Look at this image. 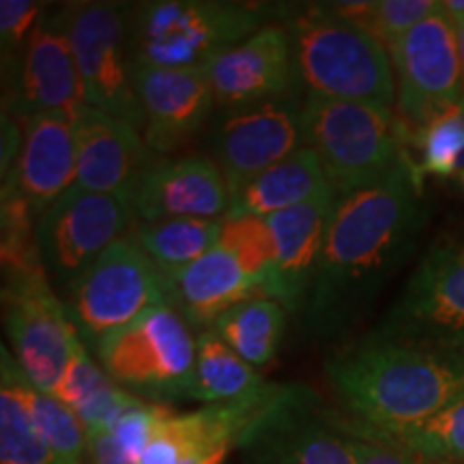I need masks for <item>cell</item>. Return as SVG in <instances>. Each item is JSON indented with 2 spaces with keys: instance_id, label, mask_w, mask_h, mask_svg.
<instances>
[{
  "instance_id": "obj_21",
  "label": "cell",
  "mask_w": 464,
  "mask_h": 464,
  "mask_svg": "<svg viewBox=\"0 0 464 464\" xmlns=\"http://www.w3.org/2000/svg\"><path fill=\"white\" fill-rule=\"evenodd\" d=\"M75 121L65 114H37L24 127L20 158L3 179V191L22 198L37 219L75 185Z\"/></svg>"
},
{
  "instance_id": "obj_27",
  "label": "cell",
  "mask_w": 464,
  "mask_h": 464,
  "mask_svg": "<svg viewBox=\"0 0 464 464\" xmlns=\"http://www.w3.org/2000/svg\"><path fill=\"white\" fill-rule=\"evenodd\" d=\"M342 426L353 437L385 440L415 451L430 462L464 460V393L413 426L396 428V430H370L355 423H342Z\"/></svg>"
},
{
  "instance_id": "obj_41",
  "label": "cell",
  "mask_w": 464,
  "mask_h": 464,
  "mask_svg": "<svg viewBox=\"0 0 464 464\" xmlns=\"http://www.w3.org/2000/svg\"><path fill=\"white\" fill-rule=\"evenodd\" d=\"M432 464H458V462H432Z\"/></svg>"
},
{
  "instance_id": "obj_25",
  "label": "cell",
  "mask_w": 464,
  "mask_h": 464,
  "mask_svg": "<svg viewBox=\"0 0 464 464\" xmlns=\"http://www.w3.org/2000/svg\"><path fill=\"white\" fill-rule=\"evenodd\" d=\"M196 392L194 400L205 406L247 402L271 390L254 365L237 355L219 335L202 332L196 340Z\"/></svg>"
},
{
  "instance_id": "obj_13",
  "label": "cell",
  "mask_w": 464,
  "mask_h": 464,
  "mask_svg": "<svg viewBox=\"0 0 464 464\" xmlns=\"http://www.w3.org/2000/svg\"><path fill=\"white\" fill-rule=\"evenodd\" d=\"M304 147L301 91L247 108L222 110L208 133L211 160L230 194Z\"/></svg>"
},
{
  "instance_id": "obj_30",
  "label": "cell",
  "mask_w": 464,
  "mask_h": 464,
  "mask_svg": "<svg viewBox=\"0 0 464 464\" xmlns=\"http://www.w3.org/2000/svg\"><path fill=\"white\" fill-rule=\"evenodd\" d=\"M219 247L226 249L241 269L263 284L266 297V282L276 263V246L266 218L247 216V213H228L222 219Z\"/></svg>"
},
{
  "instance_id": "obj_29",
  "label": "cell",
  "mask_w": 464,
  "mask_h": 464,
  "mask_svg": "<svg viewBox=\"0 0 464 464\" xmlns=\"http://www.w3.org/2000/svg\"><path fill=\"white\" fill-rule=\"evenodd\" d=\"M26 402L39 432L63 464H89V434L82 421L52 393L34 390L26 379Z\"/></svg>"
},
{
  "instance_id": "obj_12",
  "label": "cell",
  "mask_w": 464,
  "mask_h": 464,
  "mask_svg": "<svg viewBox=\"0 0 464 464\" xmlns=\"http://www.w3.org/2000/svg\"><path fill=\"white\" fill-rule=\"evenodd\" d=\"M131 208L119 198L73 185L37 219V246L48 280L65 290L114 241L133 230Z\"/></svg>"
},
{
  "instance_id": "obj_42",
  "label": "cell",
  "mask_w": 464,
  "mask_h": 464,
  "mask_svg": "<svg viewBox=\"0 0 464 464\" xmlns=\"http://www.w3.org/2000/svg\"><path fill=\"white\" fill-rule=\"evenodd\" d=\"M462 183H464V174H462Z\"/></svg>"
},
{
  "instance_id": "obj_16",
  "label": "cell",
  "mask_w": 464,
  "mask_h": 464,
  "mask_svg": "<svg viewBox=\"0 0 464 464\" xmlns=\"http://www.w3.org/2000/svg\"><path fill=\"white\" fill-rule=\"evenodd\" d=\"M230 207L228 183L207 155L158 158L140 174L130 196L136 222L224 219Z\"/></svg>"
},
{
  "instance_id": "obj_23",
  "label": "cell",
  "mask_w": 464,
  "mask_h": 464,
  "mask_svg": "<svg viewBox=\"0 0 464 464\" xmlns=\"http://www.w3.org/2000/svg\"><path fill=\"white\" fill-rule=\"evenodd\" d=\"M324 194H335V191L327 181L321 160L312 149L301 147L290 158L237 189L232 194L228 213L269 218L286 208L321 198Z\"/></svg>"
},
{
  "instance_id": "obj_14",
  "label": "cell",
  "mask_w": 464,
  "mask_h": 464,
  "mask_svg": "<svg viewBox=\"0 0 464 464\" xmlns=\"http://www.w3.org/2000/svg\"><path fill=\"white\" fill-rule=\"evenodd\" d=\"M3 307L17 365L34 390L54 393L80 334L48 276L5 280Z\"/></svg>"
},
{
  "instance_id": "obj_17",
  "label": "cell",
  "mask_w": 464,
  "mask_h": 464,
  "mask_svg": "<svg viewBox=\"0 0 464 464\" xmlns=\"http://www.w3.org/2000/svg\"><path fill=\"white\" fill-rule=\"evenodd\" d=\"M213 97L222 110L247 108L299 91L293 39L286 24H266L207 63Z\"/></svg>"
},
{
  "instance_id": "obj_31",
  "label": "cell",
  "mask_w": 464,
  "mask_h": 464,
  "mask_svg": "<svg viewBox=\"0 0 464 464\" xmlns=\"http://www.w3.org/2000/svg\"><path fill=\"white\" fill-rule=\"evenodd\" d=\"M411 138L420 149L417 172L421 177L434 174L448 179L458 172L464 174V97Z\"/></svg>"
},
{
  "instance_id": "obj_34",
  "label": "cell",
  "mask_w": 464,
  "mask_h": 464,
  "mask_svg": "<svg viewBox=\"0 0 464 464\" xmlns=\"http://www.w3.org/2000/svg\"><path fill=\"white\" fill-rule=\"evenodd\" d=\"M439 5L434 0H381L374 7L370 33L390 48L396 39L430 17Z\"/></svg>"
},
{
  "instance_id": "obj_15",
  "label": "cell",
  "mask_w": 464,
  "mask_h": 464,
  "mask_svg": "<svg viewBox=\"0 0 464 464\" xmlns=\"http://www.w3.org/2000/svg\"><path fill=\"white\" fill-rule=\"evenodd\" d=\"M3 114L24 125L37 114L78 119L86 108L84 86L65 24V11L48 9L34 24L14 78L5 82Z\"/></svg>"
},
{
  "instance_id": "obj_10",
  "label": "cell",
  "mask_w": 464,
  "mask_h": 464,
  "mask_svg": "<svg viewBox=\"0 0 464 464\" xmlns=\"http://www.w3.org/2000/svg\"><path fill=\"white\" fill-rule=\"evenodd\" d=\"M370 334L464 353V239L434 243Z\"/></svg>"
},
{
  "instance_id": "obj_33",
  "label": "cell",
  "mask_w": 464,
  "mask_h": 464,
  "mask_svg": "<svg viewBox=\"0 0 464 464\" xmlns=\"http://www.w3.org/2000/svg\"><path fill=\"white\" fill-rule=\"evenodd\" d=\"M112 379L103 372V368H100L91 359L82 338H78L73 342L72 359H69L65 374H63V379L52 396H56L72 411H80Z\"/></svg>"
},
{
  "instance_id": "obj_36",
  "label": "cell",
  "mask_w": 464,
  "mask_h": 464,
  "mask_svg": "<svg viewBox=\"0 0 464 464\" xmlns=\"http://www.w3.org/2000/svg\"><path fill=\"white\" fill-rule=\"evenodd\" d=\"M353 448H355L357 464H432L428 458L385 440L353 437Z\"/></svg>"
},
{
  "instance_id": "obj_24",
  "label": "cell",
  "mask_w": 464,
  "mask_h": 464,
  "mask_svg": "<svg viewBox=\"0 0 464 464\" xmlns=\"http://www.w3.org/2000/svg\"><path fill=\"white\" fill-rule=\"evenodd\" d=\"M0 353V464H63L28 409L26 374L7 346Z\"/></svg>"
},
{
  "instance_id": "obj_8",
  "label": "cell",
  "mask_w": 464,
  "mask_h": 464,
  "mask_svg": "<svg viewBox=\"0 0 464 464\" xmlns=\"http://www.w3.org/2000/svg\"><path fill=\"white\" fill-rule=\"evenodd\" d=\"M86 106L144 131L142 103L133 84L130 9L112 3L63 7Z\"/></svg>"
},
{
  "instance_id": "obj_2",
  "label": "cell",
  "mask_w": 464,
  "mask_h": 464,
  "mask_svg": "<svg viewBox=\"0 0 464 464\" xmlns=\"http://www.w3.org/2000/svg\"><path fill=\"white\" fill-rule=\"evenodd\" d=\"M329 385L355 426H413L464 393V353L368 334L324 363Z\"/></svg>"
},
{
  "instance_id": "obj_3",
  "label": "cell",
  "mask_w": 464,
  "mask_h": 464,
  "mask_svg": "<svg viewBox=\"0 0 464 464\" xmlns=\"http://www.w3.org/2000/svg\"><path fill=\"white\" fill-rule=\"evenodd\" d=\"M293 39L295 75L305 95L396 106L390 48L372 33L340 20L324 5L299 9L286 22Z\"/></svg>"
},
{
  "instance_id": "obj_9",
  "label": "cell",
  "mask_w": 464,
  "mask_h": 464,
  "mask_svg": "<svg viewBox=\"0 0 464 464\" xmlns=\"http://www.w3.org/2000/svg\"><path fill=\"white\" fill-rule=\"evenodd\" d=\"M390 54L396 75L398 121L411 138L464 97L456 24L443 5L396 39Z\"/></svg>"
},
{
  "instance_id": "obj_35",
  "label": "cell",
  "mask_w": 464,
  "mask_h": 464,
  "mask_svg": "<svg viewBox=\"0 0 464 464\" xmlns=\"http://www.w3.org/2000/svg\"><path fill=\"white\" fill-rule=\"evenodd\" d=\"M170 406L166 404H153L147 400H140L136 406H131L127 413L114 423L112 437L116 443L121 445V450L131 458L133 462L140 464L144 450L153 439L155 428L164 417L170 413Z\"/></svg>"
},
{
  "instance_id": "obj_7",
  "label": "cell",
  "mask_w": 464,
  "mask_h": 464,
  "mask_svg": "<svg viewBox=\"0 0 464 464\" xmlns=\"http://www.w3.org/2000/svg\"><path fill=\"white\" fill-rule=\"evenodd\" d=\"M160 305H172L168 277L131 237L114 241L65 288L69 318L92 346Z\"/></svg>"
},
{
  "instance_id": "obj_28",
  "label": "cell",
  "mask_w": 464,
  "mask_h": 464,
  "mask_svg": "<svg viewBox=\"0 0 464 464\" xmlns=\"http://www.w3.org/2000/svg\"><path fill=\"white\" fill-rule=\"evenodd\" d=\"M222 219H164L136 222L131 239L160 269L188 266L218 247Z\"/></svg>"
},
{
  "instance_id": "obj_26",
  "label": "cell",
  "mask_w": 464,
  "mask_h": 464,
  "mask_svg": "<svg viewBox=\"0 0 464 464\" xmlns=\"http://www.w3.org/2000/svg\"><path fill=\"white\" fill-rule=\"evenodd\" d=\"M286 329V307L274 299L243 301L213 327L219 338L254 368H263L277 355Z\"/></svg>"
},
{
  "instance_id": "obj_6",
  "label": "cell",
  "mask_w": 464,
  "mask_h": 464,
  "mask_svg": "<svg viewBox=\"0 0 464 464\" xmlns=\"http://www.w3.org/2000/svg\"><path fill=\"white\" fill-rule=\"evenodd\" d=\"M103 372L116 385L153 404L194 400L196 340L172 305L144 312L95 346Z\"/></svg>"
},
{
  "instance_id": "obj_32",
  "label": "cell",
  "mask_w": 464,
  "mask_h": 464,
  "mask_svg": "<svg viewBox=\"0 0 464 464\" xmlns=\"http://www.w3.org/2000/svg\"><path fill=\"white\" fill-rule=\"evenodd\" d=\"M45 14L37 0H3L0 3V52H3V84L14 78L34 24Z\"/></svg>"
},
{
  "instance_id": "obj_4",
  "label": "cell",
  "mask_w": 464,
  "mask_h": 464,
  "mask_svg": "<svg viewBox=\"0 0 464 464\" xmlns=\"http://www.w3.org/2000/svg\"><path fill=\"white\" fill-rule=\"evenodd\" d=\"M269 11L241 3L158 0L130 11L133 65L202 67L219 52L266 26Z\"/></svg>"
},
{
  "instance_id": "obj_40",
  "label": "cell",
  "mask_w": 464,
  "mask_h": 464,
  "mask_svg": "<svg viewBox=\"0 0 464 464\" xmlns=\"http://www.w3.org/2000/svg\"><path fill=\"white\" fill-rule=\"evenodd\" d=\"M456 37H458V50H460V61H462V73H464V20H456Z\"/></svg>"
},
{
  "instance_id": "obj_20",
  "label": "cell",
  "mask_w": 464,
  "mask_h": 464,
  "mask_svg": "<svg viewBox=\"0 0 464 464\" xmlns=\"http://www.w3.org/2000/svg\"><path fill=\"white\" fill-rule=\"evenodd\" d=\"M335 200V194H324L305 205L266 218L276 246V263L266 282V299L282 304L286 312H304L307 304Z\"/></svg>"
},
{
  "instance_id": "obj_1",
  "label": "cell",
  "mask_w": 464,
  "mask_h": 464,
  "mask_svg": "<svg viewBox=\"0 0 464 464\" xmlns=\"http://www.w3.org/2000/svg\"><path fill=\"white\" fill-rule=\"evenodd\" d=\"M426 211L421 174L402 155L382 181L338 196L321 263L301 312L310 338H338L413 254Z\"/></svg>"
},
{
  "instance_id": "obj_38",
  "label": "cell",
  "mask_w": 464,
  "mask_h": 464,
  "mask_svg": "<svg viewBox=\"0 0 464 464\" xmlns=\"http://www.w3.org/2000/svg\"><path fill=\"white\" fill-rule=\"evenodd\" d=\"M232 448H222V450H211V451H196L185 458L181 464H226V458H228V451Z\"/></svg>"
},
{
  "instance_id": "obj_11",
  "label": "cell",
  "mask_w": 464,
  "mask_h": 464,
  "mask_svg": "<svg viewBox=\"0 0 464 464\" xmlns=\"http://www.w3.org/2000/svg\"><path fill=\"white\" fill-rule=\"evenodd\" d=\"M237 445L247 464H357L351 434L299 385L277 387Z\"/></svg>"
},
{
  "instance_id": "obj_5",
  "label": "cell",
  "mask_w": 464,
  "mask_h": 464,
  "mask_svg": "<svg viewBox=\"0 0 464 464\" xmlns=\"http://www.w3.org/2000/svg\"><path fill=\"white\" fill-rule=\"evenodd\" d=\"M404 140L393 110L304 95V147L318 155L338 196L382 181L402 160Z\"/></svg>"
},
{
  "instance_id": "obj_22",
  "label": "cell",
  "mask_w": 464,
  "mask_h": 464,
  "mask_svg": "<svg viewBox=\"0 0 464 464\" xmlns=\"http://www.w3.org/2000/svg\"><path fill=\"white\" fill-rule=\"evenodd\" d=\"M172 307L196 332H211L226 312L243 301L265 297L263 284L241 269L222 247L211 249L188 266L164 271Z\"/></svg>"
},
{
  "instance_id": "obj_19",
  "label": "cell",
  "mask_w": 464,
  "mask_h": 464,
  "mask_svg": "<svg viewBox=\"0 0 464 464\" xmlns=\"http://www.w3.org/2000/svg\"><path fill=\"white\" fill-rule=\"evenodd\" d=\"M75 185L92 194L112 196L127 207L133 185L158 160L144 142L142 131L89 106L75 119Z\"/></svg>"
},
{
  "instance_id": "obj_18",
  "label": "cell",
  "mask_w": 464,
  "mask_h": 464,
  "mask_svg": "<svg viewBox=\"0 0 464 464\" xmlns=\"http://www.w3.org/2000/svg\"><path fill=\"white\" fill-rule=\"evenodd\" d=\"M133 84L142 103V138L155 158H174L189 147L211 119L213 97L207 65L158 69L133 65Z\"/></svg>"
},
{
  "instance_id": "obj_37",
  "label": "cell",
  "mask_w": 464,
  "mask_h": 464,
  "mask_svg": "<svg viewBox=\"0 0 464 464\" xmlns=\"http://www.w3.org/2000/svg\"><path fill=\"white\" fill-rule=\"evenodd\" d=\"M89 464H136L121 450L112 432H100L89 437Z\"/></svg>"
},
{
  "instance_id": "obj_39",
  "label": "cell",
  "mask_w": 464,
  "mask_h": 464,
  "mask_svg": "<svg viewBox=\"0 0 464 464\" xmlns=\"http://www.w3.org/2000/svg\"><path fill=\"white\" fill-rule=\"evenodd\" d=\"M443 9L448 11V15L451 17V20H464V0H445Z\"/></svg>"
}]
</instances>
